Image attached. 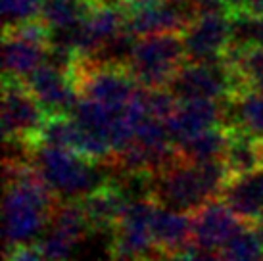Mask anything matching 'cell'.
<instances>
[{
  "label": "cell",
  "instance_id": "1",
  "mask_svg": "<svg viewBox=\"0 0 263 261\" xmlns=\"http://www.w3.org/2000/svg\"><path fill=\"white\" fill-rule=\"evenodd\" d=\"M31 161L54 194L71 200H81L114 181L110 161L90 160L71 148L39 144Z\"/></svg>",
  "mask_w": 263,
  "mask_h": 261
},
{
  "label": "cell",
  "instance_id": "2",
  "mask_svg": "<svg viewBox=\"0 0 263 261\" xmlns=\"http://www.w3.org/2000/svg\"><path fill=\"white\" fill-rule=\"evenodd\" d=\"M186 64L183 33H156L139 36L133 46L127 69L140 87H169Z\"/></svg>",
  "mask_w": 263,
  "mask_h": 261
},
{
  "label": "cell",
  "instance_id": "3",
  "mask_svg": "<svg viewBox=\"0 0 263 261\" xmlns=\"http://www.w3.org/2000/svg\"><path fill=\"white\" fill-rule=\"evenodd\" d=\"M152 200L169 210L194 213L217 198L208 187L200 163H192L179 154L177 160L156 173Z\"/></svg>",
  "mask_w": 263,
  "mask_h": 261
},
{
  "label": "cell",
  "instance_id": "4",
  "mask_svg": "<svg viewBox=\"0 0 263 261\" xmlns=\"http://www.w3.org/2000/svg\"><path fill=\"white\" fill-rule=\"evenodd\" d=\"M171 92L183 100H227L242 92V85L225 58L213 62H186L171 81Z\"/></svg>",
  "mask_w": 263,
  "mask_h": 261
},
{
  "label": "cell",
  "instance_id": "5",
  "mask_svg": "<svg viewBox=\"0 0 263 261\" xmlns=\"http://www.w3.org/2000/svg\"><path fill=\"white\" fill-rule=\"evenodd\" d=\"M48 114L31 95L22 79L4 77L2 90V133L6 140H17L37 148Z\"/></svg>",
  "mask_w": 263,
  "mask_h": 261
},
{
  "label": "cell",
  "instance_id": "6",
  "mask_svg": "<svg viewBox=\"0 0 263 261\" xmlns=\"http://www.w3.org/2000/svg\"><path fill=\"white\" fill-rule=\"evenodd\" d=\"M156 206L158 203L152 198L127 203L116 231L111 232V257L131 255L144 259L156 252L152 236V215Z\"/></svg>",
  "mask_w": 263,
  "mask_h": 261
},
{
  "label": "cell",
  "instance_id": "7",
  "mask_svg": "<svg viewBox=\"0 0 263 261\" xmlns=\"http://www.w3.org/2000/svg\"><path fill=\"white\" fill-rule=\"evenodd\" d=\"M186 62H213L231 48V14L198 15L183 31Z\"/></svg>",
  "mask_w": 263,
  "mask_h": 261
},
{
  "label": "cell",
  "instance_id": "8",
  "mask_svg": "<svg viewBox=\"0 0 263 261\" xmlns=\"http://www.w3.org/2000/svg\"><path fill=\"white\" fill-rule=\"evenodd\" d=\"M196 17V10L190 0H165L156 6L129 10L125 17V31L137 39L156 33H183Z\"/></svg>",
  "mask_w": 263,
  "mask_h": 261
},
{
  "label": "cell",
  "instance_id": "9",
  "mask_svg": "<svg viewBox=\"0 0 263 261\" xmlns=\"http://www.w3.org/2000/svg\"><path fill=\"white\" fill-rule=\"evenodd\" d=\"M25 87L31 90L44 111L48 116H71L75 104L79 100V92L75 88L73 79L58 67L46 64L39 65L25 79Z\"/></svg>",
  "mask_w": 263,
  "mask_h": 261
},
{
  "label": "cell",
  "instance_id": "10",
  "mask_svg": "<svg viewBox=\"0 0 263 261\" xmlns=\"http://www.w3.org/2000/svg\"><path fill=\"white\" fill-rule=\"evenodd\" d=\"M242 229L244 221L219 198L192 213V242L198 248L221 250Z\"/></svg>",
  "mask_w": 263,
  "mask_h": 261
},
{
  "label": "cell",
  "instance_id": "11",
  "mask_svg": "<svg viewBox=\"0 0 263 261\" xmlns=\"http://www.w3.org/2000/svg\"><path fill=\"white\" fill-rule=\"evenodd\" d=\"M223 123V102L219 100H183L165 125L173 144L179 148L202 130Z\"/></svg>",
  "mask_w": 263,
  "mask_h": 261
},
{
  "label": "cell",
  "instance_id": "12",
  "mask_svg": "<svg viewBox=\"0 0 263 261\" xmlns=\"http://www.w3.org/2000/svg\"><path fill=\"white\" fill-rule=\"evenodd\" d=\"M238 217L250 225L263 215V167L252 173L231 177L219 196Z\"/></svg>",
  "mask_w": 263,
  "mask_h": 261
},
{
  "label": "cell",
  "instance_id": "13",
  "mask_svg": "<svg viewBox=\"0 0 263 261\" xmlns=\"http://www.w3.org/2000/svg\"><path fill=\"white\" fill-rule=\"evenodd\" d=\"M263 142V92L242 90L223 100V123Z\"/></svg>",
  "mask_w": 263,
  "mask_h": 261
},
{
  "label": "cell",
  "instance_id": "14",
  "mask_svg": "<svg viewBox=\"0 0 263 261\" xmlns=\"http://www.w3.org/2000/svg\"><path fill=\"white\" fill-rule=\"evenodd\" d=\"M192 213L169 210L156 206L152 215V236L156 250L161 252H179L194 246L192 242Z\"/></svg>",
  "mask_w": 263,
  "mask_h": 261
},
{
  "label": "cell",
  "instance_id": "15",
  "mask_svg": "<svg viewBox=\"0 0 263 261\" xmlns=\"http://www.w3.org/2000/svg\"><path fill=\"white\" fill-rule=\"evenodd\" d=\"M79 202L83 206V211H85L92 231L114 232L129 200L111 181L110 184H106L102 189L83 196Z\"/></svg>",
  "mask_w": 263,
  "mask_h": 261
},
{
  "label": "cell",
  "instance_id": "16",
  "mask_svg": "<svg viewBox=\"0 0 263 261\" xmlns=\"http://www.w3.org/2000/svg\"><path fill=\"white\" fill-rule=\"evenodd\" d=\"M48 46L12 33H4V44H2V58H4V77L10 79H25L33 73L39 65H43L46 60Z\"/></svg>",
  "mask_w": 263,
  "mask_h": 261
},
{
  "label": "cell",
  "instance_id": "17",
  "mask_svg": "<svg viewBox=\"0 0 263 261\" xmlns=\"http://www.w3.org/2000/svg\"><path fill=\"white\" fill-rule=\"evenodd\" d=\"M229 138H231V130L227 129L225 125H215L212 129L202 130L200 135L186 140L177 150L184 160L192 161V163L223 160Z\"/></svg>",
  "mask_w": 263,
  "mask_h": 261
},
{
  "label": "cell",
  "instance_id": "18",
  "mask_svg": "<svg viewBox=\"0 0 263 261\" xmlns=\"http://www.w3.org/2000/svg\"><path fill=\"white\" fill-rule=\"evenodd\" d=\"M223 161L229 167L231 177L252 173V171L261 169L259 140L246 135V133H242V130H231V138H229Z\"/></svg>",
  "mask_w": 263,
  "mask_h": 261
},
{
  "label": "cell",
  "instance_id": "19",
  "mask_svg": "<svg viewBox=\"0 0 263 261\" xmlns=\"http://www.w3.org/2000/svg\"><path fill=\"white\" fill-rule=\"evenodd\" d=\"M96 4L92 0H43L41 14L50 31L71 29L87 17Z\"/></svg>",
  "mask_w": 263,
  "mask_h": 261
},
{
  "label": "cell",
  "instance_id": "20",
  "mask_svg": "<svg viewBox=\"0 0 263 261\" xmlns=\"http://www.w3.org/2000/svg\"><path fill=\"white\" fill-rule=\"evenodd\" d=\"M225 60L236 73L242 90L263 92V46L246 48V50L229 48Z\"/></svg>",
  "mask_w": 263,
  "mask_h": 261
},
{
  "label": "cell",
  "instance_id": "21",
  "mask_svg": "<svg viewBox=\"0 0 263 261\" xmlns=\"http://www.w3.org/2000/svg\"><path fill=\"white\" fill-rule=\"evenodd\" d=\"M263 46V14H231V48L246 50Z\"/></svg>",
  "mask_w": 263,
  "mask_h": 261
},
{
  "label": "cell",
  "instance_id": "22",
  "mask_svg": "<svg viewBox=\"0 0 263 261\" xmlns=\"http://www.w3.org/2000/svg\"><path fill=\"white\" fill-rule=\"evenodd\" d=\"M223 261H263V244L254 229H242L221 248Z\"/></svg>",
  "mask_w": 263,
  "mask_h": 261
},
{
  "label": "cell",
  "instance_id": "23",
  "mask_svg": "<svg viewBox=\"0 0 263 261\" xmlns=\"http://www.w3.org/2000/svg\"><path fill=\"white\" fill-rule=\"evenodd\" d=\"M37 246L44 261H69L73 255L75 246H79V242L67 236L66 232L48 227V231L39 238Z\"/></svg>",
  "mask_w": 263,
  "mask_h": 261
},
{
  "label": "cell",
  "instance_id": "24",
  "mask_svg": "<svg viewBox=\"0 0 263 261\" xmlns=\"http://www.w3.org/2000/svg\"><path fill=\"white\" fill-rule=\"evenodd\" d=\"M41 6L43 0H2L4 27H14L17 23L39 17Z\"/></svg>",
  "mask_w": 263,
  "mask_h": 261
},
{
  "label": "cell",
  "instance_id": "25",
  "mask_svg": "<svg viewBox=\"0 0 263 261\" xmlns=\"http://www.w3.org/2000/svg\"><path fill=\"white\" fill-rule=\"evenodd\" d=\"M6 261H44L39 246L31 244H17V246L6 248Z\"/></svg>",
  "mask_w": 263,
  "mask_h": 261
},
{
  "label": "cell",
  "instance_id": "26",
  "mask_svg": "<svg viewBox=\"0 0 263 261\" xmlns=\"http://www.w3.org/2000/svg\"><path fill=\"white\" fill-rule=\"evenodd\" d=\"M189 261H223L221 254H215V250H205V248L192 246L189 252Z\"/></svg>",
  "mask_w": 263,
  "mask_h": 261
},
{
  "label": "cell",
  "instance_id": "27",
  "mask_svg": "<svg viewBox=\"0 0 263 261\" xmlns=\"http://www.w3.org/2000/svg\"><path fill=\"white\" fill-rule=\"evenodd\" d=\"M229 14H236V12H250L254 0H225Z\"/></svg>",
  "mask_w": 263,
  "mask_h": 261
},
{
  "label": "cell",
  "instance_id": "28",
  "mask_svg": "<svg viewBox=\"0 0 263 261\" xmlns=\"http://www.w3.org/2000/svg\"><path fill=\"white\" fill-rule=\"evenodd\" d=\"M165 0H125V8L127 10H139V8H148V6H156V4H161Z\"/></svg>",
  "mask_w": 263,
  "mask_h": 261
},
{
  "label": "cell",
  "instance_id": "29",
  "mask_svg": "<svg viewBox=\"0 0 263 261\" xmlns=\"http://www.w3.org/2000/svg\"><path fill=\"white\" fill-rule=\"evenodd\" d=\"M96 6H125V0H92Z\"/></svg>",
  "mask_w": 263,
  "mask_h": 261
},
{
  "label": "cell",
  "instance_id": "30",
  "mask_svg": "<svg viewBox=\"0 0 263 261\" xmlns=\"http://www.w3.org/2000/svg\"><path fill=\"white\" fill-rule=\"evenodd\" d=\"M259 152H261V167H263V142H259Z\"/></svg>",
  "mask_w": 263,
  "mask_h": 261
}]
</instances>
